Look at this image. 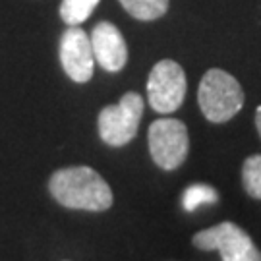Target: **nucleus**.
<instances>
[{"label": "nucleus", "mask_w": 261, "mask_h": 261, "mask_svg": "<svg viewBox=\"0 0 261 261\" xmlns=\"http://www.w3.org/2000/svg\"><path fill=\"white\" fill-rule=\"evenodd\" d=\"M48 192L66 209L103 213L112 207L111 186L95 168L66 167L48 180Z\"/></svg>", "instance_id": "obj_1"}, {"label": "nucleus", "mask_w": 261, "mask_h": 261, "mask_svg": "<svg viewBox=\"0 0 261 261\" xmlns=\"http://www.w3.org/2000/svg\"><path fill=\"white\" fill-rule=\"evenodd\" d=\"M197 103L207 120L223 124L240 112L244 107V91L234 75L213 68L199 82Z\"/></svg>", "instance_id": "obj_2"}, {"label": "nucleus", "mask_w": 261, "mask_h": 261, "mask_svg": "<svg viewBox=\"0 0 261 261\" xmlns=\"http://www.w3.org/2000/svg\"><path fill=\"white\" fill-rule=\"evenodd\" d=\"M145 101L140 93H124L116 105H109L99 112L97 130L101 140L111 147H122L130 143L140 128Z\"/></svg>", "instance_id": "obj_3"}, {"label": "nucleus", "mask_w": 261, "mask_h": 261, "mask_svg": "<svg viewBox=\"0 0 261 261\" xmlns=\"http://www.w3.org/2000/svg\"><path fill=\"white\" fill-rule=\"evenodd\" d=\"M192 244L203 252L217 250L223 261H261V252L257 250L252 236L242 226L228 221L199 230L194 234Z\"/></svg>", "instance_id": "obj_4"}, {"label": "nucleus", "mask_w": 261, "mask_h": 261, "mask_svg": "<svg viewBox=\"0 0 261 261\" xmlns=\"http://www.w3.org/2000/svg\"><path fill=\"white\" fill-rule=\"evenodd\" d=\"M147 143L153 163L163 170H174L188 157L190 134L182 120L159 118L149 126Z\"/></svg>", "instance_id": "obj_5"}, {"label": "nucleus", "mask_w": 261, "mask_h": 261, "mask_svg": "<svg viewBox=\"0 0 261 261\" xmlns=\"http://www.w3.org/2000/svg\"><path fill=\"white\" fill-rule=\"evenodd\" d=\"M186 89V74L178 62L165 58L153 66L147 77V101L153 111L161 114L178 111L184 103Z\"/></svg>", "instance_id": "obj_6"}, {"label": "nucleus", "mask_w": 261, "mask_h": 261, "mask_svg": "<svg viewBox=\"0 0 261 261\" xmlns=\"http://www.w3.org/2000/svg\"><path fill=\"white\" fill-rule=\"evenodd\" d=\"M60 64L75 84H87L93 77L95 56L91 39L80 25H68L60 37Z\"/></svg>", "instance_id": "obj_7"}, {"label": "nucleus", "mask_w": 261, "mask_h": 261, "mask_svg": "<svg viewBox=\"0 0 261 261\" xmlns=\"http://www.w3.org/2000/svg\"><path fill=\"white\" fill-rule=\"evenodd\" d=\"M91 48L95 62H99L107 72H120L128 62V45L120 29L111 21H99L91 31Z\"/></svg>", "instance_id": "obj_8"}, {"label": "nucleus", "mask_w": 261, "mask_h": 261, "mask_svg": "<svg viewBox=\"0 0 261 261\" xmlns=\"http://www.w3.org/2000/svg\"><path fill=\"white\" fill-rule=\"evenodd\" d=\"M118 2L132 18L141 21L163 18L168 10V0H118Z\"/></svg>", "instance_id": "obj_9"}, {"label": "nucleus", "mask_w": 261, "mask_h": 261, "mask_svg": "<svg viewBox=\"0 0 261 261\" xmlns=\"http://www.w3.org/2000/svg\"><path fill=\"white\" fill-rule=\"evenodd\" d=\"M101 0H62L60 18L66 25H82L93 14Z\"/></svg>", "instance_id": "obj_10"}, {"label": "nucleus", "mask_w": 261, "mask_h": 261, "mask_svg": "<svg viewBox=\"0 0 261 261\" xmlns=\"http://www.w3.org/2000/svg\"><path fill=\"white\" fill-rule=\"evenodd\" d=\"M242 186L253 199H261V155H250L242 165Z\"/></svg>", "instance_id": "obj_11"}, {"label": "nucleus", "mask_w": 261, "mask_h": 261, "mask_svg": "<svg viewBox=\"0 0 261 261\" xmlns=\"http://www.w3.org/2000/svg\"><path fill=\"white\" fill-rule=\"evenodd\" d=\"M219 199V194L215 192L211 186L207 184H192L190 188H186L184 196H182V205L188 213L196 211L197 207L205 205V203H215Z\"/></svg>", "instance_id": "obj_12"}, {"label": "nucleus", "mask_w": 261, "mask_h": 261, "mask_svg": "<svg viewBox=\"0 0 261 261\" xmlns=\"http://www.w3.org/2000/svg\"><path fill=\"white\" fill-rule=\"evenodd\" d=\"M255 128L259 132V138H261V105L255 109Z\"/></svg>", "instance_id": "obj_13"}]
</instances>
